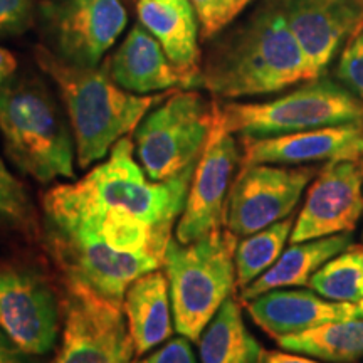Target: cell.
Listing matches in <instances>:
<instances>
[{
	"mask_svg": "<svg viewBox=\"0 0 363 363\" xmlns=\"http://www.w3.org/2000/svg\"><path fill=\"white\" fill-rule=\"evenodd\" d=\"M34 17L33 0H0V39L27 33Z\"/></svg>",
	"mask_w": 363,
	"mask_h": 363,
	"instance_id": "29",
	"label": "cell"
},
{
	"mask_svg": "<svg viewBox=\"0 0 363 363\" xmlns=\"http://www.w3.org/2000/svg\"><path fill=\"white\" fill-rule=\"evenodd\" d=\"M238 235L216 229L190 244L170 239L163 266L170 283L175 330L197 342L235 288Z\"/></svg>",
	"mask_w": 363,
	"mask_h": 363,
	"instance_id": "5",
	"label": "cell"
},
{
	"mask_svg": "<svg viewBox=\"0 0 363 363\" xmlns=\"http://www.w3.org/2000/svg\"><path fill=\"white\" fill-rule=\"evenodd\" d=\"M17 74V61L13 54L7 49L0 48V93H2L4 86Z\"/></svg>",
	"mask_w": 363,
	"mask_h": 363,
	"instance_id": "32",
	"label": "cell"
},
{
	"mask_svg": "<svg viewBox=\"0 0 363 363\" xmlns=\"http://www.w3.org/2000/svg\"><path fill=\"white\" fill-rule=\"evenodd\" d=\"M293 227L294 220L286 217L238 242L234 256L235 286L244 289L279 259L286 242L291 238Z\"/></svg>",
	"mask_w": 363,
	"mask_h": 363,
	"instance_id": "24",
	"label": "cell"
},
{
	"mask_svg": "<svg viewBox=\"0 0 363 363\" xmlns=\"http://www.w3.org/2000/svg\"><path fill=\"white\" fill-rule=\"evenodd\" d=\"M61 315L43 272L22 262L0 264V328L27 355H45L59 337Z\"/></svg>",
	"mask_w": 363,
	"mask_h": 363,
	"instance_id": "11",
	"label": "cell"
},
{
	"mask_svg": "<svg viewBox=\"0 0 363 363\" xmlns=\"http://www.w3.org/2000/svg\"><path fill=\"white\" fill-rule=\"evenodd\" d=\"M337 78L363 101V26L345 44L338 59Z\"/></svg>",
	"mask_w": 363,
	"mask_h": 363,
	"instance_id": "28",
	"label": "cell"
},
{
	"mask_svg": "<svg viewBox=\"0 0 363 363\" xmlns=\"http://www.w3.org/2000/svg\"><path fill=\"white\" fill-rule=\"evenodd\" d=\"M239 160L234 133L214 121L177 224L175 233L180 244L194 242L224 225L227 195Z\"/></svg>",
	"mask_w": 363,
	"mask_h": 363,
	"instance_id": "13",
	"label": "cell"
},
{
	"mask_svg": "<svg viewBox=\"0 0 363 363\" xmlns=\"http://www.w3.org/2000/svg\"><path fill=\"white\" fill-rule=\"evenodd\" d=\"M0 227L27 238L39 234L38 212L24 185L13 177L0 157Z\"/></svg>",
	"mask_w": 363,
	"mask_h": 363,
	"instance_id": "26",
	"label": "cell"
},
{
	"mask_svg": "<svg viewBox=\"0 0 363 363\" xmlns=\"http://www.w3.org/2000/svg\"><path fill=\"white\" fill-rule=\"evenodd\" d=\"M201 363H261L262 352L249 333L235 298H227L199 338Z\"/></svg>",
	"mask_w": 363,
	"mask_h": 363,
	"instance_id": "22",
	"label": "cell"
},
{
	"mask_svg": "<svg viewBox=\"0 0 363 363\" xmlns=\"http://www.w3.org/2000/svg\"><path fill=\"white\" fill-rule=\"evenodd\" d=\"M261 363H323L311 360V358L294 355V353H281V352H264Z\"/></svg>",
	"mask_w": 363,
	"mask_h": 363,
	"instance_id": "33",
	"label": "cell"
},
{
	"mask_svg": "<svg viewBox=\"0 0 363 363\" xmlns=\"http://www.w3.org/2000/svg\"><path fill=\"white\" fill-rule=\"evenodd\" d=\"M201 22L202 38L211 39L238 19L254 0H189Z\"/></svg>",
	"mask_w": 363,
	"mask_h": 363,
	"instance_id": "27",
	"label": "cell"
},
{
	"mask_svg": "<svg viewBox=\"0 0 363 363\" xmlns=\"http://www.w3.org/2000/svg\"><path fill=\"white\" fill-rule=\"evenodd\" d=\"M313 79L278 0H267L220 39L201 67V88L217 98L261 96Z\"/></svg>",
	"mask_w": 363,
	"mask_h": 363,
	"instance_id": "1",
	"label": "cell"
},
{
	"mask_svg": "<svg viewBox=\"0 0 363 363\" xmlns=\"http://www.w3.org/2000/svg\"><path fill=\"white\" fill-rule=\"evenodd\" d=\"M136 11L140 22L158 39L170 61L179 69L197 78L201 84V54L194 9L184 11L157 0H138Z\"/></svg>",
	"mask_w": 363,
	"mask_h": 363,
	"instance_id": "21",
	"label": "cell"
},
{
	"mask_svg": "<svg viewBox=\"0 0 363 363\" xmlns=\"http://www.w3.org/2000/svg\"><path fill=\"white\" fill-rule=\"evenodd\" d=\"M104 71L130 93L148 94L174 88H201L199 79L170 61L147 27L136 24L123 44L104 62Z\"/></svg>",
	"mask_w": 363,
	"mask_h": 363,
	"instance_id": "17",
	"label": "cell"
},
{
	"mask_svg": "<svg viewBox=\"0 0 363 363\" xmlns=\"http://www.w3.org/2000/svg\"><path fill=\"white\" fill-rule=\"evenodd\" d=\"M169 288V281L157 269L140 276L126 289L123 313L136 355L169 340L174 331Z\"/></svg>",
	"mask_w": 363,
	"mask_h": 363,
	"instance_id": "19",
	"label": "cell"
},
{
	"mask_svg": "<svg viewBox=\"0 0 363 363\" xmlns=\"http://www.w3.org/2000/svg\"><path fill=\"white\" fill-rule=\"evenodd\" d=\"M246 303L256 325L276 340L330 321L363 318L362 308L331 301L308 289H272Z\"/></svg>",
	"mask_w": 363,
	"mask_h": 363,
	"instance_id": "18",
	"label": "cell"
},
{
	"mask_svg": "<svg viewBox=\"0 0 363 363\" xmlns=\"http://www.w3.org/2000/svg\"><path fill=\"white\" fill-rule=\"evenodd\" d=\"M310 288L326 299L348 303L363 310V246L352 244L323 267L310 281Z\"/></svg>",
	"mask_w": 363,
	"mask_h": 363,
	"instance_id": "25",
	"label": "cell"
},
{
	"mask_svg": "<svg viewBox=\"0 0 363 363\" xmlns=\"http://www.w3.org/2000/svg\"><path fill=\"white\" fill-rule=\"evenodd\" d=\"M43 238L66 286L86 289L118 306H123L126 289L135 279L163 264L153 256L116 252L98 239L54 234H43Z\"/></svg>",
	"mask_w": 363,
	"mask_h": 363,
	"instance_id": "12",
	"label": "cell"
},
{
	"mask_svg": "<svg viewBox=\"0 0 363 363\" xmlns=\"http://www.w3.org/2000/svg\"><path fill=\"white\" fill-rule=\"evenodd\" d=\"M62 343L52 363H135L123 306L66 286Z\"/></svg>",
	"mask_w": 363,
	"mask_h": 363,
	"instance_id": "10",
	"label": "cell"
},
{
	"mask_svg": "<svg viewBox=\"0 0 363 363\" xmlns=\"http://www.w3.org/2000/svg\"><path fill=\"white\" fill-rule=\"evenodd\" d=\"M352 244L353 234L350 233L293 244L283 251L279 259L264 274L240 291V299L249 301L272 289H284L289 286H310L313 274Z\"/></svg>",
	"mask_w": 363,
	"mask_h": 363,
	"instance_id": "20",
	"label": "cell"
},
{
	"mask_svg": "<svg viewBox=\"0 0 363 363\" xmlns=\"http://www.w3.org/2000/svg\"><path fill=\"white\" fill-rule=\"evenodd\" d=\"M363 214V160L325 163L294 222L291 244L357 229Z\"/></svg>",
	"mask_w": 363,
	"mask_h": 363,
	"instance_id": "14",
	"label": "cell"
},
{
	"mask_svg": "<svg viewBox=\"0 0 363 363\" xmlns=\"http://www.w3.org/2000/svg\"><path fill=\"white\" fill-rule=\"evenodd\" d=\"M0 131L7 155L40 184L74 179V143L62 113L45 86L13 76L0 93Z\"/></svg>",
	"mask_w": 363,
	"mask_h": 363,
	"instance_id": "4",
	"label": "cell"
},
{
	"mask_svg": "<svg viewBox=\"0 0 363 363\" xmlns=\"http://www.w3.org/2000/svg\"><path fill=\"white\" fill-rule=\"evenodd\" d=\"M214 123V103L195 91H177L136 126L135 150L150 180L179 175L201 158Z\"/></svg>",
	"mask_w": 363,
	"mask_h": 363,
	"instance_id": "7",
	"label": "cell"
},
{
	"mask_svg": "<svg viewBox=\"0 0 363 363\" xmlns=\"http://www.w3.org/2000/svg\"><path fill=\"white\" fill-rule=\"evenodd\" d=\"M133 142L121 138L110 157L74 184L57 185L43 195V208L98 214L108 208H126L163 235L172 233L187 201L197 163L169 180L153 182L133 157Z\"/></svg>",
	"mask_w": 363,
	"mask_h": 363,
	"instance_id": "2",
	"label": "cell"
},
{
	"mask_svg": "<svg viewBox=\"0 0 363 363\" xmlns=\"http://www.w3.org/2000/svg\"><path fill=\"white\" fill-rule=\"evenodd\" d=\"M39 19L52 52L71 65L96 67L128 17L121 0H43Z\"/></svg>",
	"mask_w": 363,
	"mask_h": 363,
	"instance_id": "9",
	"label": "cell"
},
{
	"mask_svg": "<svg viewBox=\"0 0 363 363\" xmlns=\"http://www.w3.org/2000/svg\"><path fill=\"white\" fill-rule=\"evenodd\" d=\"M318 172V167L306 165H242L227 195L225 229L246 238L289 217Z\"/></svg>",
	"mask_w": 363,
	"mask_h": 363,
	"instance_id": "8",
	"label": "cell"
},
{
	"mask_svg": "<svg viewBox=\"0 0 363 363\" xmlns=\"http://www.w3.org/2000/svg\"><path fill=\"white\" fill-rule=\"evenodd\" d=\"M242 165H308L363 160V121L267 138H242Z\"/></svg>",
	"mask_w": 363,
	"mask_h": 363,
	"instance_id": "16",
	"label": "cell"
},
{
	"mask_svg": "<svg viewBox=\"0 0 363 363\" xmlns=\"http://www.w3.org/2000/svg\"><path fill=\"white\" fill-rule=\"evenodd\" d=\"M157 2L165 4V6L177 7V9H184V11H185V9H192L189 0H157Z\"/></svg>",
	"mask_w": 363,
	"mask_h": 363,
	"instance_id": "34",
	"label": "cell"
},
{
	"mask_svg": "<svg viewBox=\"0 0 363 363\" xmlns=\"http://www.w3.org/2000/svg\"><path fill=\"white\" fill-rule=\"evenodd\" d=\"M135 363H197V358L194 355L189 338L182 337L170 340L160 350Z\"/></svg>",
	"mask_w": 363,
	"mask_h": 363,
	"instance_id": "30",
	"label": "cell"
},
{
	"mask_svg": "<svg viewBox=\"0 0 363 363\" xmlns=\"http://www.w3.org/2000/svg\"><path fill=\"white\" fill-rule=\"evenodd\" d=\"M313 79L363 26V0H278Z\"/></svg>",
	"mask_w": 363,
	"mask_h": 363,
	"instance_id": "15",
	"label": "cell"
},
{
	"mask_svg": "<svg viewBox=\"0 0 363 363\" xmlns=\"http://www.w3.org/2000/svg\"><path fill=\"white\" fill-rule=\"evenodd\" d=\"M214 121L242 138H267L326 126L362 123L363 101L328 78L264 103H214Z\"/></svg>",
	"mask_w": 363,
	"mask_h": 363,
	"instance_id": "6",
	"label": "cell"
},
{
	"mask_svg": "<svg viewBox=\"0 0 363 363\" xmlns=\"http://www.w3.org/2000/svg\"><path fill=\"white\" fill-rule=\"evenodd\" d=\"M281 348L330 363L363 360V318L330 321L276 340Z\"/></svg>",
	"mask_w": 363,
	"mask_h": 363,
	"instance_id": "23",
	"label": "cell"
},
{
	"mask_svg": "<svg viewBox=\"0 0 363 363\" xmlns=\"http://www.w3.org/2000/svg\"><path fill=\"white\" fill-rule=\"evenodd\" d=\"M0 363H34L0 328Z\"/></svg>",
	"mask_w": 363,
	"mask_h": 363,
	"instance_id": "31",
	"label": "cell"
},
{
	"mask_svg": "<svg viewBox=\"0 0 363 363\" xmlns=\"http://www.w3.org/2000/svg\"><path fill=\"white\" fill-rule=\"evenodd\" d=\"M34 57L56 83L69 115L81 169L103 160L118 140L133 131L147 113L169 94H131L113 81L104 67L71 65L38 45Z\"/></svg>",
	"mask_w": 363,
	"mask_h": 363,
	"instance_id": "3",
	"label": "cell"
}]
</instances>
